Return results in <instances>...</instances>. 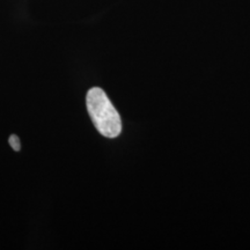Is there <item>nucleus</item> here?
<instances>
[{
  "mask_svg": "<svg viewBox=\"0 0 250 250\" xmlns=\"http://www.w3.org/2000/svg\"><path fill=\"white\" fill-rule=\"evenodd\" d=\"M8 142H9V145H11V147L13 148L15 152L20 151V149H21L20 139H19V137L17 136V134H12V136L9 137Z\"/></svg>",
  "mask_w": 250,
  "mask_h": 250,
  "instance_id": "f03ea898",
  "label": "nucleus"
},
{
  "mask_svg": "<svg viewBox=\"0 0 250 250\" xmlns=\"http://www.w3.org/2000/svg\"><path fill=\"white\" fill-rule=\"evenodd\" d=\"M87 110L96 130L107 138H116L122 132V121L104 90L93 87L86 96Z\"/></svg>",
  "mask_w": 250,
  "mask_h": 250,
  "instance_id": "f257e3e1",
  "label": "nucleus"
}]
</instances>
